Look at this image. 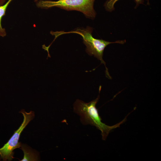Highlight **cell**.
I'll use <instances>...</instances> for the list:
<instances>
[{"label": "cell", "instance_id": "obj_7", "mask_svg": "<svg viewBox=\"0 0 161 161\" xmlns=\"http://www.w3.org/2000/svg\"><path fill=\"white\" fill-rule=\"evenodd\" d=\"M119 0H108L105 4L106 9L109 11H112L114 10V5L116 2ZM136 3V7L139 4H143L144 0H135Z\"/></svg>", "mask_w": 161, "mask_h": 161}, {"label": "cell", "instance_id": "obj_5", "mask_svg": "<svg viewBox=\"0 0 161 161\" xmlns=\"http://www.w3.org/2000/svg\"><path fill=\"white\" fill-rule=\"evenodd\" d=\"M20 147L24 154L23 158L21 161L38 160V155L36 151L32 150L24 144H21Z\"/></svg>", "mask_w": 161, "mask_h": 161}, {"label": "cell", "instance_id": "obj_8", "mask_svg": "<svg viewBox=\"0 0 161 161\" xmlns=\"http://www.w3.org/2000/svg\"><path fill=\"white\" fill-rule=\"evenodd\" d=\"M7 0H0V6L4 4L6 2Z\"/></svg>", "mask_w": 161, "mask_h": 161}, {"label": "cell", "instance_id": "obj_3", "mask_svg": "<svg viewBox=\"0 0 161 161\" xmlns=\"http://www.w3.org/2000/svg\"><path fill=\"white\" fill-rule=\"evenodd\" d=\"M95 0H58L57 1L40 0L36 2L37 7L48 9L53 7H59L67 11H80L87 17L94 19L96 13L94 8Z\"/></svg>", "mask_w": 161, "mask_h": 161}, {"label": "cell", "instance_id": "obj_4", "mask_svg": "<svg viewBox=\"0 0 161 161\" xmlns=\"http://www.w3.org/2000/svg\"><path fill=\"white\" fill-rule=\"evenodd\" d=\"M20 112L22 114L24 117L22 123L19 128L15 131L7 142L0 148V160L2 159L3 161H11L14 158V150L20 148L21 145V143L18 142L21 133L35 116L34 112L31 111L27 112L24 109H22Z\"/></svg>", "mask_w": 161, "mask_h": 161}, {"label": "cell", "instance_id": "obj_9", "mask_svg": "<svg viewBox=\"0 0 161 161\" xmlns=\"http://www.w3.org/2000/svg\"><path fill=\"white\" fill-rule=\"evenodd\" d=\"M34 1H35V2H37L38 1H39V0H35Z\"/></svg>", "mask_w": 161, "mask_h": 161}, {"label": "cell", "instance_id": "obj_6", "mask_svg": "<svg viewBox=\"0 0 161 161\" xmlns=\"http://www.w3.org/2000/svg\"><path fill=\"white\" fill-rule=\"evenodd\" d=\"M12 0H8L4 4L0 6V36L4 37L7 35L5 29L2 27L1 20L3 17L5 15V12L8 6Z\"/></svg>", "mask_w": 161, "mask_h": 161}, {"label": "cell", "instance_id": "obj_2", "mask_svg": "<svg viewBox=\"0 0 161 161\" xmlns=\"http://www.w3.org/2000/svg\"><path fill=\"white\" fill-rule=\"evenodd\" d=\"M92 27H88L86 29L77 28L75 30L66 32L63 31H52V34L55 36V39L59 35L66 33H75L81 35L83 38V43L86 47V52L90 55H94L95 57L100 60L101 63L104 64L107 75L109 77L108 69L106 66L105 63L103 58L104 49L107 45L111 44L118 43L123 44L126 42V41L118 40L111 42L102 39H96L94 38L92 35Z\"/></svg>", "mask_w": 161, "mask_h": 161}, {"label": "cell", "instance_id": "obj_1", "mask_svg": "<svg viewBox=\"0 0 161 161\" xmlns=\"http://www.w3.org/2000/svg\"><path fill=\"white\" fill-rule=\"evenodd\" d=\"M99 95L95 99L86 103L79 99L76 100L73 105L74 112L80 116L81 123L85 125L89 124L96 127L101 131L102 139L105 140L110 131L120 127L126 120V117L119 123L109 126L103 123L96 106L99 100Z\"/></svg>", "mask_w": 161, "mask_h": 161}]
</instances>
